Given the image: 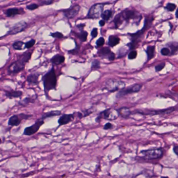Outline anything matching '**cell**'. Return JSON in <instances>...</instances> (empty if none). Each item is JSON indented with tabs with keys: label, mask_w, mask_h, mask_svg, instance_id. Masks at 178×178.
<instances>
[{
	"label": "cell",
	"mask_w": 178,
	"mask_h": 178,
	"mask_svg": "<svg viewBox=\"0 0 178 178\" xmlns=\"http://www.w3.org/2000/svg\"><path fill=\"white\" fill-rule=\"evenodd\" d=\"M142 16L141 14L134 9H127L119 14L115 17L114 23L115 27L118 28L121 26L124 21L129 23L133 21L134 23L139 24L142 19Z\"/></svg>",
	"instance_id": "cell-1"
},
{
	"label": "cell",
	"mask_w": 178,
	"mask_h": 178,
	"mask_svg": "<svg viewBox=\"0 0 178 178\" xmlns=\"http://www.w3.org/2000/svg\"><path fill=\"white\" fill-rule=\"evenodd\" d=\"M33 52L26 51L23 54H22L19 56H18V59L14 62H12L9 66L7 70L9 74H16L20 72L25 69L26 64L30 60Z\"/></svg>",
	"instance_id": "cell-2"
},
{
	"label": "cell",
	"mask_w": 178,
	"mask_h": 178,
	"mask_svg": "<svg viewBox=\"0 0 178 178\" xmlns=\"http://www.w3.org/2000/svg\"><path fill=\"white\" fill-rule=\"evenodd\" d=\"M42 81L45 94H48L50 90L56 89L57 77L53 67L42 77Z\"/></svg>",
	"instance_id": "cell-3"
},
{
	"label": "cell",
	"mask_w": 178,
	"mask_h": 178,
	"mask_svg": "<svg viewBox=\"0 0 178 178\" xmlns=\"http://www.w3.org/2000/svg\"><path fill=\"white\" fill-rule=\"evenodd\" d=\"M154 19V18L153 17H146L145 19L144 26L142 29L135 33L131 34L130 36H131V37H132V42L128 44V46L130 47V49H133L136 47L139 42V38H141V37L144 33L146 30L151 27V25L153 22Z\"/></svg>",
	"instance_id": "cell-4"
},
{
	"label": "cell",
	"mask_w": 178,
	"mask_h": 178,
	"mask_svg": "<svg viewBox=\"0 0 178 178\" xmlns=\"http://www.w3.org/2000/svg\"><path fill=\"white\" fill-rule=\"evenodd\" d=\"M119 116L120 115L118 113V110L109 108L100 112L96 119V122H99L102 119L109 120H113L118 118Z\"/></svg>",
	"instance_id": "cell-5"
},
{
	"label": "cell",
	"mask_w": 178,
	"mask_h": 178,
	"mask_svg": "<svg viewBox=\"0 0 178 178\" xmlns=\"http://www.w3.org/2000/svg\"><path fill=\"white\" fill-rule=\"evenodd\" d=\"M125 86V83L123 81L114 79H110L106 81L105 84V89L109 92H113L124 89Z\"/></svg>",
	"instance_id": "cell-6"
},
{
	"label": "cell",
	"mask_w": 178,
	"mask_h": 178,
	"mask_svg": "<svg viewBox=\"0 0 178 178\" xmlns=\"http://www.w3.org/2000/svg\"><path fill=\"white\" fill-rule=\"evenodd\" d=\"M144 157L148 159H156L161 157L163 155V149L161 148H155L141 151Z\"/></svg>",
	"instance_id": "cell-7"
},
{
	"label": "cell",
	"mask_w": 178,
	"mask_h": 178,
	"mask_svg": "<svg viewBox=\"0 0 178 178\" xmlns=\"http://www.w3.org/2000/svg\"><path fill=\"white\" fill-rule=\"evenodd\" d=\"M104 4L98 3L95 4L91 7L88 14V18L96 19L101 17L103 13Z\"/></svg>",
	"instance_id": "cell-8"
},
{
	"label": "cell",
	"mask_w": 178,
	"mask_h": 178,
	"mask_svg": "<svg viewBox=\"0 0 178 178\" xmlns=\"http://www.w3.org/2000/svg\"><path fill=\"white\" fill-rule=\"evenodd\" d=\"M44 123L45 122L43 120H41L39 119L33 125L25 128L23 132V134L27 136H31L36 134L39 130L40 127L44 124Z\"/></svg>",
	"instance_id": "cell-9"
},
{
	"label": "cell",
	"mask_w": 178,
	"mask_h": 178,
	"mask_svg": "<svg viewBox=\"0 0 178 178\" xmlns=\"http://www.w3.org/2000/svg\"><path fill=\"white\" fill-rule=\"evenodd\" d=\"M142 87V84H134L132 86H130L126 89L124 88L118 92L116 95V97L117 98H121L131 93L139 92L141 90Z\"/></svg>",
	"instance_id": "cell-10"
},
{
	"label": "cell",
	"mask_w": 178,
	"mask_h": 178,
	"mask_svg": "<svg viewBox=\"0 0 178 178\" xmlns=\"http://www.w3.org/2000/svg\"><path fill=\"white\" fill-rule=\"evenodd\" d=\"M31 115H27L24 114H20L18 115H14L11 116L9 118L8 125L10 126H17L21 124L23 119L29 118Z\"/></svg>",
	"instance_id": "cell-11"
},
{
	"label": "cell",
	"mask_w": 178,
	"mask_h": 178,
	"mask_svg": "<svg viewBox=\"0 0 178 178\" xmlns=\"http://www.w3.org/2000/svg\"><path fill=\"white\" fill-rule=\"evenodd\" d=\"M98 55L99 56L107 58L110 61L115 60V53H113L108 47L101 48L98 52Z\"/></svg>",
	"instance_id": "cell-12"
},
{
	"label": "cell",
	"mask_w": 178,
	"mask_h": 178,
	"mask_svg": "<svg viewBox=\"0 0 178 178\" xmlns=\"http://www.w3.org/2000/svg\"><path fill=\"white\" fill-rule=\"evenodd\" d=\"M27 23L24 21H21L18 23L15 24L14 26H13L7 33L9 35H14L18 33H21L23 31L25 28L27 27Z\"/></svg>",
	"instance_id": "cell-13"
},
{
	"label": "cell",
	"mask_w": 178,
	"mask_h": 178,
	"mask_svg": "<svg viewBox=\"0 0 178 178\" xmlns=\"http://www.w3.org/2000/svg\"><path fill=\"white\" fill-rule=\"evenodd\" d=\"M80 10V6L76 5L72 7L69 9H67L64 11V14L67 18H73L75 17L79 14Z\"/></svg>",
	"instance_id": "cell-14"
},
{
	"label": "cell",
	"mask_w": 178,
	"mask_h": 178,
	"mask_svg": "<svg viewBox=\"0 0 178 178\" xmlns=\"http://www.w3.org/2000/svg\"><path fill=\"white\" fill-rule=\"evenodd\" d=\"M75 119V114H63L58 120L59 126L67 125L73 122Z\"/></svg>",
	"instance_id": "cell-15"
},
{
	"label": "cell",
	"mask_w": 178,
	"mask_h": 178,
	"mask_svg": "<svg viewBox=\"0 0 178 178\" xmlns=\"http://www.w3.org/2000/svg\"><path fill=\"white\" fill-rule=\"evenodd\" d=\"M40 74H41L34 73V74H31L29 75H28L27 78L28 82L30 84L37 85L39 83L38 79Z\"/></svg>",
	"instance_id": "cell-16"
},
{
	"label": "cell",
	"mask_w": 178,
	"mask_h": 178,
	"mask_svg": "<svg viewBox=\"0 0 178 178\" xmlns=\"http://www.w3.org/2000/svg\"><path fill=\"white\" fill-rule=\"evenodd\" d=\"M65 58L63 55H62L60 54H57L52 57L50 61L53 65H59L63 63L65 61Z\"/></svg>",
	"instance_id": "cell-17"
},
{
	"label": "cell",
	"mask_w": 178,
	"mask_h": 178,
	"mask_svg": "<svg viewBox=\"0 0 178 178\" xmlns=\"http://www.w3.org/2000/svg\"><path fill=\"white\" fill-rule=\"evenodd\" d=\"M118 111L119 115L123 118H127L131 115V112L127 107H121L118 110Z\"/></svg>",
	"instance_id": "cell-18"
},
{
	"label": "cell",
	"mask_w": 178,
	"mask_h": 178,
	"mask_svg": "<svg viewBox=\"0 0 178 178\" xmlns=\"http://www.w3.org/2000/svg\"><path fill=\"white\" fill-rule=\"evenodd\" d=\"M61 115V112L59 111V110H52L49 112L47 113H44L42 115V117L40 118L39 119L41 120H43L46 118H48L52 117H55V116H60Z\"/></svg>",
	"instance_id": "cell-19"
},
{
	"label": "cell",
	"mask_w": 178,
	"mask_h": 178,
	"mask_svg": "<svg viewBox=\"0 0 178 178\" xmlns=\"http://www.w3.org/2000/svg\"><path fill=\"white\" fill-rule=\"evenodd\" d=\"M23 93L21 91H12L5 92V95L7 98H18L22 96Z\"/></svg>",
	"instance_id": "cell-20"
},
{
	"label": "cell",
	"mask_w": 178,
	"mask_h": 178,
	"mask_svg": "<svg viewBox=\"0 0 178 178\" xmlns=\"http://www.w3.org/2000/svg\"><path fill=\"white\" fill-rule=\"evenodd\" d=\"M120 41V38L115 36H109L108 39V45L110 47H114L118 45Z\"/></svg>",
	"instance_id": "cell-21"
},
{
	"label": "cell",
	"mask_w": 178,
	"mask_h": 178,
	"mask_svg": "<svg viewBox=\"0 0 178 178\" xmlns=\"http://www.w3.org/2000/svg\"><path fill=\"white\" fill-rule=\"evenodd\" d=\"M21 9H18L17 8H13L7 9L5 12V15L7 17H14L15 15L21 14Z\"/></svg>",
	"instance_id": "cell-22"
},
{
	"label": "cell",
	"mask_w": 178,
	"mask_h": 178,
	"mask_svg": "<svg viewBox=\"0 0 178 178\" xmlns=\"http://www.w3.org/2000/svg\"><path fill=\"white\" fill-rule=\"evenodd\" d=\"M146 52L147 55V60H150L155 56V46H148L147 48Z\"/></svg>",
	"instance_id": "cell-23"
},
{
	"label": "cell",
	"mask_w": 178,
	"mask_h": 178,
	"mask_svg": "<svg viewBox=\"0 0 178 178\" xmlns=\"http://www.w3.org/2000/svg\"><path fill=\"white\" fill-rule=\"evenodd\" d=\"M112 15H113V12L111 10L107 9L104 12H103L102 15H101V17L103 21H108L111 18Z\"/></svg>",
	"instance_id": "cell-24"
},
{
	"label": "cell",
	"mask_w": 178,
	"mask_h": 178,
	"mask_svg": "<svg viewBox=\"0 0 178 178\" xmlns=\"http://www.w3.org/2000/svg\"><path fill=\"white\" fill-rule=\"evenodd\" d=\"M35 100L33 97H27V98H24L23 100L19 101V104L20 105L25 106V105H27L28 104L31 103H33L35 102Z\"/></svg>",
	"instance_id": "cell-25"
},
{
	"label": "cell",
	"mask_w": 178,
	"mask_h": 178,
	"mask_svg": "<svg viewBox=\"0 0 178 178\" xmlns=\"http://www.w3.org/2000/svg\"><path fill=\"white\" fill-rule=\"evenodd\" d=\"M76 36L81 41L85 42L87 39L88 33L85 31L82 30L81 33H77Z\"/></svg>",
	"instance_id": "cell-26"
},
{
	"label": "cell",
	"mask_w": 178,
	"mask_h": 178,
	"mask_svg": "<svg viewBox=\"0 0 178 178\" xmlns=\"http://www.w3.org/2000/svg\"><path fill=\"white\" fill-rule=\"evenodd\" d=\"M167 45L170 48L171 51V54L172 55L173 54H175L178 50V43L177 42H170Z\"/></svg>",
	"instance_id": "cell-27"
},
{
	"label": "cell",
	"mask_w": 178,
	"mask_h": 178,
	"mask_svg": "<svg viewBox=\"0 0 178 178\" xmlns=\"http://www.w3.org/2000/svg\"><path fill=\"white\" fill-rule=\"evenodd\" d=\"M25 44L23 42L18 41L14 42L13 44V48L16 50H23V46Z\"/></svg>",
	"instance_id": "cell-28"
},
{
	"label": "cell",
	"mask_w": 178,
	"mask_h": 178,
	"mask_svg": "<svg viewBox=\"0 0 178 178\" xmlns=\"http://www.w3.org/2000/svg\"><path fill=\"white\" fill-rule=\"evenodd\" d=\"M176 8H177V5L174 3H168L165 6V9H167L169 12L174 11L176 9Z\"/></svg>",
	"instance_id": "cell-29"
},
{
	"label": "cell",
	"mask_w": 178,
	"mask_h": 178,
	"mask_svg": "<svg viewBox=\"0 0 178 178\" xmlns=\"http://www.w3.org/2000/svg\"><path fill=\"white\" fill-rule=\"evenodd\" d=\"M91 69H99L100 68V62L98 59H94L91 63Z\"/></svg>",
	"instance_id": "cell-30"
},
{
	"label": "cell",
	"mask_w": 178,
	"mask_h": 178,
	"mask_svg": "<svg viewBox=\"0 0 178 178\" xmlns=\"http://www.w3.org/2000/svg\"><path fill=\"white\" fill-rule=\"evenodd\" d=\"M35 43H36V40L34 39H31L30 41L25 43V48H32L35 44Z\"/></svg>",
	"instance_id": "cell-31"
},
{
	"label": "cell",
	"mask_w": 178,
	"mask_h": 178,
	"mask_svg": "<svg viewBox=\"0 0 178 178\" xmlns=\"http://www.w3.org/2000/svg\"><path fill=\"white\" fill-rule=\"evenodd\" d=\"M105 42V39L103 37H100L96 41V45L97 47H101L103 46Z\"/></svg>",
	"instance_id": "cell-32"
},
{
	"label": "cell",
	"mask_w": 178,
	"mask_h": 178,
	"mask_svg": "<svg viewBox=\"0 0 178 178\" xmlns=\"http://www.w3.org/2000/svg\"><path fill=\"white\" fill-rule=\"evenodd\" d=\"M171 51L169 48H163L161 50V54L163 56H167L170 54Z\"/></svg>",
	"instance_id": "cell-33"
},
{
	"label": "cell",
	"mask_w": 178,
	"mask_h": 178,
	"mask_svg": "<svg viewBox=\"0 0 178 178\" xmlns=\"http://www.w3.org/2000/svg\"><path fill=\"white\" fill-rule=\"evenodd\" d=\"M51 36L53 38H58V39H61L63 37V35L59 32H56V33H51Z\"/></svg>",
	"instance_id": "cell-34"
},
{
	"label": "cell",
	"mask_w": 178,
	"mask_h": 178,
	"mask_svg": "<svg viewBox=\"0 0 178 178\" xmlns=\"http://www.w3.org/2000/svg\"><path fill=\"white\" fill-rule=\"evenodd\" d=\"M137 53L136 50H132L131 52H130V53L128 55V58L129 59H135L137 57Z\"/></svg>",
	"instance_id": "cell-35"
},
{
	"label": "cell",
	"mask_w": 178,
	"mask_h": 178,
	"mask_svg": "<svg viewBox=\"0 0 178 178\" xmlns=\"http://www.w3.org/2000/svg\"><path fill=\"white\" fill-rule=\"evenodd\" d=\"M165 65H166V64H165V62H163V63L159 64H158V65L156 66H155V70H156V71H157V72L161 71V70L163 69Z\"/></svg>",
	"instance_id": "cell-36"
},
{
	"label": "cell",
	"mask_w": 178,
	"mask_h": 178,
	"mask_svg": "<svg viewBox=\"0 0 178 178\" xmlns=\"http://www.w3.org/2000/svg\"><path fill=\"white\" fill-rule=\"evenodd\" d=\"M38 7H39L38 5H37L36 4H31L27 6V9L29 10L33 11V10H35V9H38Z\"/></svg>",
	"instance_id": "cell-37"
},
{
	"label": "cell",
	"mask_w": 178,
	"mask_h": 178,
	"mask_svg": "<svg viewBox=\"0 0 178 178\" xmlns=\"http://www.w3.org/2000/svg\"><path fill=\"white\" fill-rule=\"evenodd\" d=\"M54 0H41L40 3L41 5H49L53 2Z\"/></svg>",
	"instance_id": "cell-38"
},
{
	"label": "cell",
	"mask_w": 178,
	"mask_h": 178,
	"mask_svg": "<svg viewBox=\"0 0 178 178\" xmlns=\"http://www.w3.org/2000/svg\"><path fill=\"white\" fill-rule=\"evenodd\" d=\"M97 35H98V29L95 28L93 29L91 33V36L92 37V38L94 39L97 37Z\"/></svg>",
	"instance_id": "cell-39"
},
{
	"label": "cell",
	"mask_w": 178,
	"mask_h": 178,
	"mask_svg": "<svg viewBox=\"0 0 178 178\" xmlns=\"http://www.w3.org/2000/svg\"><path fill=\"white\" fill-rule=\"evenodd\" d=\"M113 128V125L111 124V123L110 122H108L103 127V129L105 130H109V129H111L112 128Z\"/></svg>",
	"instance_id": "cell-40"
},
{
	"label": "cell",
	"mask_w": 178,
	"mask_h": 178,
	"mask_svg": "<svg viewBox=\"0 0 178 178\" xmlns=\"http://www.w3.org/2000/svg\"><path fill=\"white\" fill-rule=\"evenodd\" d=\"M91 112H89V110H84V111L83 112V114L84 117L91 115Z\"/></svg>",
	"instance_id": "cell-41"
},
{
	"label": "cell",
	"mask_w": 178,
	"mask_h": 178,
	"mask_svg": "<svg viewBox=\"0 0 178 178\" xmlns=\"http://www.w3.org/2000/svg\"><path fill=\"white\" fill-rule=\"evenodd\" d=\"M173 151L178 156V145L175 146L173 147Z\"/></svg>",
	"instance_id": "cell-42"
},
{
	"label": "cell",
	"mask_w": 178,
	"mask_h": 178,
	"mask_svg": "<svg viewBox=\"0 0 178 178\" xmlns=\"http://www.w3.org/2000/svg\"><path fill=\"white\" fill-rule=\"evenodd\" d=\"M99 24L100 26L103 27V26H105V25L106 24V22H105V21H103V20H101V21H100Z\"/></svg>",
	"instance_id": "cell-43"
},
{
	"label": "cell",
	"mask_w": 178,
	"mask_h": 178,
	"mask_svg": "<svg viewBox=\"0 0 178 178\" xmlns=\"http://www.w3.org/2000/svg\"><path fill=\"white\" fill-rule=\"evenodd\" d=\"M175 16H176V18L178 19V8L177 9L176 12H175Z\"/></svg>",
	"instance_id": "cell-44"
},
{
	"label": "cell",
	"mask_w": 178,
	"mask_h": 178,
	"mask_svg": "<svg viewBox=\"0 0 178 178\" xmlns=\"http://www.w3.org/2000/svg\"><path fill=\"white\" fill-rule=\"evenodd\" d=\"M161 178H169L168 177H161Z\"/></svg>",
	"instance_id": "cell-45"
}]
</instances>
